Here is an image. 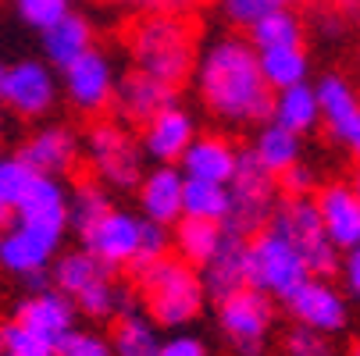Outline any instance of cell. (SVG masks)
I'll return each mask as SVG.
<instances>
[{"label": "cell", "mask_w": 360, "mask_h": 356, "mask_svg": "<svg viewBox=\"0 0 360 356\" xmlns=\"http://www.w3.org/2000/svg\"><path fill=\"white\" fill-rule=\"evenodd\" d=\"M342 275H346V285H349V292H353V296H360V246H353V249H349V257H346V268H342Z\"/></svg>", "instance_id": "44"}, {"label": "cell", "mask_w": 360, "mask_h": 356, "mask_svg": "<svg viewBox=\"0 0 360 356\" xmlns=\"http://www.w3.org/2000/svg\"><path fill=\"white\" fill-rule=\"evenodd\" d=\"M271 114H275V125H282V128L300 136L307 128H314V121H318V96H314V89H307L303 82L285 86L282 96L275 100Z\"/></svg>", "instance_id": "26"}, {"label": "cell", "mask_w": 360, "mask_h": 356, "mask_svg": "<svg viewBox=\"0 0 360 356\" xmlns=\"http://www.w3.org/2000/svg\"><path fill=\"white\" fill-rule=\"evenodd\" d=\"M18 225H32V228H46V232H65L68 225V207H65V196L61 189L50 182L46 175H36L32 189L25 192V199L15 207Z\"/></svg>", "instance_id": "20"}, {"label": "cell", "mask_w": 360, "mask_h": 356, "mask_svg": "<svg viewBox=\"0 0 360 356\" xmlns=\"http://www.w3.org/2000/svg\"><path fill=\"white\" fill-rule=\"evenodd\" d=\"M36 175L39 171H32L25 161H0V207H8V211H15L18 203L25 199V192L32 189V182H36Z\"/></svg>", "instance_id": "34"}, {"label": "cell", "mask_w": 360, "mask_h": 356, "mask_svg": "<svg viewBox=\"0 0 360 356\" xmlns=\"http://www.w3.org/2000/svg\"><path fill=\"white\" fill-rule=\"evenodd\" d=\"M261 75L271 89H285V86H296L303 82L307 75V58H303V46H271V50H261Z\"/></svg>", "instance_id": "29"}, {"label": "cell", "mask_w": 360, "mask_h": 356, "mask_svg": "<svg viewBox=\"0 0 360 356\" xmlns=\"http://www.w3.org/2000/svg\"><path fill=\"white\" fill-rule=\"evenodd\" d=\"M86 139H89V164L100 178H108L118 189H132L139 182V146L132 128H125L111 111L86 118Z\"/></svg>", "instance_id": "7"}, {"label": "cell", "mask_w": 360, "mask_h": 356, "mask_svg": "<svg viewBox=\"0 0 360 356\" xmlns=\"http://www.w3.org/2000/svg\"><path fill=\"white\" fill-rule=\"evenodd\" d=\"M353 192H356V199H360V168H356V175H353Z\"/></svg>", "instance_id": "47"}, {"label": "cell", "mask_w": 360, "mask_h": 356, "mask_svg": "<svg viewBox=\"0 0 360 356\" xmlns=\"http://www.w3.org/2000/svg\"><path fill=\"white\" fill-rule=\"evenodd\" d=\"M268 225L289 239V246L303 257L311 278H325L328 282V278L339 275L335 242L328 239V232H325V225L318 218V207H314L311 196H278Z\"/></svg>", "instance_id": "4"}, {"label": "cell", "mask_w": 360, "mask_h": 356, "mask_svg": "<svg viewBox=\"0 0 360 356\" xmlns=\"http://www.w3.org/2000/svg\"><path fill=\"white\" fill-rule=\"evenodd\" d=\"M229 182H232V189H229V214H225L221 228L239 232V235L250 239L257 228H264L271 221L275 199H278L275 175L257 161L253 150H243V154H236V171H232Z\"/></svg>", "instance_id": "5"}, {"label": "cell", "mask_w": 360, "mask_h": 356, "mask_svg": "<svg viewBox=\"0 0 360 356\" xmlns=\"http://www.w3.org/2000/svg\"><path fill=\"white\" fill-rule=\"evenodd\" d=\"M0 104H8L22 118H39L43 111H50V104H54L50 72L43 65H32V61L4 68V79H0Z\"/></svg>", "instance_id": "13"}, {"label": "cell", "mask_w": 360, "mask_h": 356, "mask_svg": "<svg viewBox=\"0 0 360 356\" xmlns=\"http://www.w3.org/2000/svg\"><path fill=\"white\" fill-rule=\"evenodd\" d=\"M318 8L328 11L332 18H339V22L360 25V0H318Z\"/></svg>", "instance_id": "42"}, {"label": "cell", "mask_w": 360, "mask_h": 356, "mask_svg": "<svg viewBox=\"0 0 360 356\" xmlns=\"http://www.w3.org/2000/svg\"><path fill=\"white\" fill-rule=\"evenodd\" d=\"M0 352L11 356H58V349L18 321H0Z\"/></svg>", "instance_id": "33"}, {"label": "cell", "mask_w": 360, "mask_h": 356, "mask_svg": "<svg viewBox=\"0 0 360 356\" xmlns=\"http://www.w3.org/2000/svg\"><path fill=\"white\" fill-rule=\"evenodd\" d=\"M58 356H115L108 338H100L93 331H68L58 342Z\"/></svg>", "instance_id": "39"}, {"label": "cell", "mask_w": 360, "mask_h": 356, "mask_svg": "<svg viewBox=\"0 0 360 356\" xmlns=\"http://www.w3.org/2000/svg\"><path fill=\"white\" fill-rule=\"evenodd\" d=\"M175 253L193 264V268H203L211 257H214V249L221 242V221H203V218H179L175 221Z\"/></svg>", "instance_id": "25"}, {"label": "cell", "mask_w": 360, "mask_h": 356, "mask_svg": "<svg viewBox=\"0 0 360 356\" xmlns=\"http://www.w3.org/2000/svg\"><path fill=\"white\" fill-rule=\"evenodd\" d=\"M282 4H285V8H300V11H311L318 0H282Z\"/></svg>", "instance_id": "45"}, {"label": "cell", "mask_w": 360, "mask_h": 356, "mask_svg": "<svg viewBox=\"0 0 360 356\" xmlns=\"http://www.w3.org/2000/svg\"><path fill=\"white\" fill-rule=\"evenodd\" d=\"M253 32V46L257 50H271V46H303V22L285 11V8H275L268 11L257 25H250Z\"/></svg>", "instance_id": "30"}, {"label": "cell", "mask_w": 360, "mask_h": 356, "mask_svg": "<svg viewBox=\"0 0 360 356\" xmlns=\"http://www.w3.org/2000/svg\"><path fill=\"white\" fill-rule=\"evenodd\" d=\"M161 253H168V235H165V225H153V221H143L139 225V249H136V257L122 268L125 275L146 268L161 257Z\"/></svg>", "instance_id": "35"}, {"label": "cell", "mask_w": 360, "mask_h": 356, "mask_svg": "<svg viewBox=\"0 0 360 356\" xmlns=\"http://www.w3.org/2000/svg\"><path fill=\"white\" fill-rule=\"evenodd\" d=\"M65 79H68V100L79 107L82 121L111 111L115 86H111V68H108L104 54H96V50L75 54L65 65Z\"/></svg>", "instance_id": "10"}, {"label": "cell", "mask_w": 360, "mask_h": 356, "mask_svg": "<svg viewBox=\"0 0 360 356\" xmlns=\"http://www.w3.org/2000/svg\"><path fill=\"white\" fill-rule=\"evenodd\" d=\"M246 261H250V285L261 289V292H271L278 299H285L296 285H303L307 278H311L303 257L271 225L257 228L246 239Z\"/></svg>", "instance_id": "6"}, {"label": "cell", "mask_w": 360, "mask_h": 356, "mask_svg": "<svg viewBox=\"0 0 360 356\" xmlns=\"http://www.w3.org/2000/svg\"><path fill=\"white\" fill-rule=\"evenodd\" d=\"M129 278H132V289L146 307L150 321H158L165 328L196 321L203 310V299H207L200 268L186 264L179 253H161L153 264L132 271Z\"/></svg>", "instance_id": "3"}, {"label": "cell", "mask_w": 360, "mask_h": 356, "mask_svg": "<svg viewBox=\"0 0 360 356\" xmlns=\"http://www.w3.org/2000/svg\"><path fill=\"white\" fill-rule=\"evenodd\" d=\"M203 104L232 121H264L271 118L275 96L261 75L257 54L246 39H221L203 61L200 72Z\"/></svg>", "instance_id": "2"}, {"label": "cell", "mask_w": 360, "mask_h": 356, "mask_svg": "<svg viewBox=\"0 0 360 356\" xmlns=\"http://www.w3.org/2000/svg\"><path fill=\"white\" fill-rule=\"evenodd\" d=\"M139 199H143V211L153 225H175L182 218V178H179V171H172V168L153 171L143 182Z\"/></svg>", "instance_id": "23"}, {"label": "cell", "mask_w": 360, "mask_h": 356, "mask_svg": "<svg viewBox=\"0 0 360 356\" xmlns=\"http://www.w3.org/2000/svg\"><path fill=\"white\" fill-rule=\"evenodd\" d=\"M346 356H360V338H356V342L349 345V352H346Z\"/></svg>", "instance_id": "48"}, {"label": "cell", "mask_w": 360, "mask_h": 356, "mask_svg": "<svg viewBox=\"0 0 360 356\" xmlns=\"http://www.w3.org/2000/svg\"><path fill=\"white\" fill-rule=\"evenodd\" d=\"M314 207H318V218H321L328 239L335 242V249L360 246V199L349 185H342V182L318 185Z\"/></svg>", "instance_id": "14"}, {"label": "cell", "mask_w": 360, "mask_h": 356, "mask_svg": "<svg viewBox=\"0 0 360 356\" xmlns=\"http://www.w3.org/2000/svg\"><path fill=\"white\" fill-rule=\"evenodd\" d=\"M11 218H15V211H8V207H0V232H4V228L11 225Z\"/></svg>", "instance_id": "46"}, {"label": "cell", "mask_w": 360, "mask_h": 356, "mask_svg": "<svg viewBox=\"0 0 360 356\" xmlns=\"http://www.w3.org/2000/svg\"><path fill=\"white\" fill-rule=\"evenodd\" d=\"M285 356H335V349L325 338V331H314V328L300 324L285 335Z\"/></svg>", "instance_id": "36"}, {"label": "cell", "mask_w": 360, "mask_h": 356, "mask_svg": "<svg viewBox=\"0 0 360 356\" xmlns=\"http://www.w3.org/2000/svg\"><path fill=\"white\" fill-rule=\"evenodd\" d=\"M139 225L143 221H136L129 214L108 211L96 221H89L86 228H79V235H82L86 253H93V257L100 264H108L111 271H122L139 249Z\"/></svg>", "instance_id": "11"}, {"label": "cell", "mask_w": 360, "mask_h": 356, "mask_svg": "<svg viewBox=\"0 0 360 356\" xmlns=\"http://www.w3.org/2000/svg\"><path fill=\"white\" fill-rule=\"evenodd\" d=\"M75 157H79V150H75V136L68 128H43V132L29 136L18 150V161H25L39 175L68 171Z\"/></svg>", "instance_id": "21"}, {"label": "cell", "mask_w": 360, "mask_h": 356, "mask_svg": "<svg viewBox=\"0 0 360 356\" xmlns=\"http://www.w3.org/2000/svg\"><path fill=\"white\" fill-rule=\"evenodd\" d=\"M0 356H11V352H0Z\"/></svg>", "instance_id": "49"}, {"label": "cell", "mask_w": 360, "mask_h": 356, "mask_svg": "<svg viewBox=\"0 0 360 356\" xmlns=\"http://www.w3.org/2000/svg\"><path fill=\"white\" fill-rule=\"evenodd\" d=\"M275 8H285L282 0H225V15L236 22V25H257L268 11H275Z\"/></svg>", "instance_id": "40"}, {"label": "cell", "mask_w": 360, "mask_h": 356, "mask_svg": "<svg viewBox=\"0 0 360 356\" xmlns=\"http://www.w3.org/2000/svg\"><path fill=\"white\" fill-rule=\"evenodd\" d=\"M257 161H261L271 175L285 171L289 164H296V132L282 128V125H268L257 139Z\"/></svg>", "instance_id": "32"}, {"label": "cell", "mask_w": 360, "mask_h": 356, "mask_svg": "<svg viewBox=\"0 0 360 356\" xmlns=\"http://www.w3.org/2000/svg\"><path fill=\"white\" fill-rule=\"evenodd\" d=\"M43 39H46V54H50V61H58V65L65 68L75 54L89 50V43H93V29H89L86 18H79V15H65L58 25L43 29Z\"/></svg>", "instance_id": "27"}, {"label": "cell", "mask_w": 360, "mask_h": 356, "mask_svg": "<svg viewBox=\"0 0 360 356\" xmlns=\"http://www.w3.org/2000/svg\"><path fill=\"white\" fill-rule=\"evenodd\" d=\"M282 303L289 307V314H292L300 324L314 328V331L332 335V331L346 328V303H342V296H339L325 278H307V282L296 285Z\"/></svg>", "instance_id": "12"}, {"label": "cell", "mask_w": 360, "mask_h": 356, "mask_svg": "<svg viewBox=\"0 0 360 356\" xmlns=\"http://www.w3.org/2000/svg\"><path fill=\"white\" fill-rule=\"evenodd\" d=\"M143 146H146V154L150 157H158L165 164H175L182 161L186 154V146L193 143V121L186 111H179L175 104L165 107L161 114H153L146 125H143Z\"/></svg>", "instance_id": "19"}, {"label": "cell", "mask_w": 360, "mask_h": 356, "mask_svg": "<svg viewBox=\"0 0 360 356\" xmlns=\"http://www.w3.org/2000/svg\"><path fill=\"white\" fill-rule=\"evenodd\" d=\"M158 356H207V349H203L196 338H172L158 349Z\"/></svg>", "instance_id": "43"}, {"label": "cell", "mask_w": 360, "mask_h": 356, "mask_svg": "<svg viewBox=\"0 0 360 356\" xmlns=\"http://www.w3.org/2000/svg\"><path fill=\"white\" fill-rule=\"evenodd\" d=\"M161 342L146 317H139L132 307H122L111 314V352L115 356H158Z\"/></svg>", "instance_id": "24"}, {"label": "cell", "mask_w": 360, "mask_h": 356, "mask_svg": "<svg viewBox=\"0 0 360 356\" xmlns=\"http://www.w3.org/2000/svg\"><path fill=\"white\" fill-rule=\"evenodd\" d=\"M58 242H61V235L46 232V228H32V225L8 228V232H0V264L15 275H36L46 268Z\"/></svg>", "instance_id": "16"}, {"label": "cell", "mask_w": 360, "mask_h": 356, "mask_svg": "<svg viewBox=\"0 0 360 356\" xmlns=\"http://www.w3.org/2000/svg\"><path fill=\"white\" fill-rule=\"evenodd\" d=\"M314 96H318V114H325V132L342 139L353 150V157H360V104L353 89L339 75H325Z\"/></svg>", "instance_id": "15"}, {"label": "cell", "mask_w": 360, "mask_h": 356, "mask_svg": "<svg viewBox=\"0 0 360 356\" xmlns=\"http://www.w3.org/2000/svg\"><path fill=\"white\" fill-rule=\"evenodd\" d=\"M182 211L189 218H203V221H225V214H229V192L218 182L189 178L182 185Z\"/></svg>", "instance_id": "31"}, {"label": "cell", "mask_w": 360, "mask_h": 356, "mask_svg": "<svg viewBox=\"0 0 360 356\" xmlns=\"http://www.w3.org/2000/svg\"><path fill=\"white\" fill-rule=\"evenodd\" d=\"M186 175L203 178V182H218L225 185L236 171V150L229 146L225 136H200L186 146Z\"/></svg>", "instance_id": "22"}, {"label": "cell", "mask_w": 360, "mask_h": 356, "mask_svg": "<svg viewBox=\"0 0 360 356\" xmlns=\"http://www.w3.org/2000/svg\"><path fill=\"white\" fill-rule=\"evenodd\" d=\"M115 271L108 268V264H100L93 253H68V257H61L58 261V271H54V282H58V289L68 296V299H75L79 292H86L93 282H100V278H111Z\"/></svg>", "instance_id": "28"}, {"label": "cell", "mask_w": 360, "mask_h": 356, "mask_svg": "<svg viewBox=\"0 0 360 356\" xmlns=\"http://www.w3.org/2000/svg\"><path fill=\"white\" fill-rule=\"evenodd\" d=\"M203 292L221 299L232 289L250 285V261H246V235L221 228V242L214 249V257L203 264Z\"/></svg>", "instance_id": "17"}, {"label": "cell", "mask_w": 360, "mask_h": 356, "mask_svg": "<svg viewBox=\"0 0 360 356\" xmlns=\"http://www.w3.org/2000/svg\"><path fill=\"white\" fill-rule=\"evenodd\" d=\"M18 324H25L29 331H36L39 338H46L50 345L58 349V342L72 331V321H75V310H72V299L65 292H46L39 289L32 299H25L18 314H15Z\"/></svg>", "instance_id": "18"}, {"label": "cell", "mask_w": 360, "mask_h": 356, "mask_svg": "<svg viewBox=\"0 0 360 356\" xmlns=\"http://www.w3.org/2000/svg\"><path fill=\"white\" fill-rule=\"evenodd\" d=\"M18 11L29 25L50 29L68 15V0H18Z\"/></svg>", "instance_id": "38"}, {"label": "cell", "mask_w": 360, "mask_h": 356, "mask_svg": "<svg viewBox=\"0 0 360 356\" xmlns=\"http://www.w3.org/2000/svg\"><path fill=\"white\" fill-rule=\"evenodd\" d=\"M275 189H278V196H311L314 192V175L307 168L289 164L285 171L275 175Z\"/></svg>", "instance_id": "41"}, {"label": "cell", "mask_w": 360, "mask_h": 356, "mask_svg": "<svg viewBox=\"0 0 360 356\" xmlns=\"http://www.w3.org/2000/svg\"><path fill=\"white\" fill-rule=\"evenodd\" d=\"M104 4H122L132 11H168V15H203L214 0H104Z\"/></svg>", "instance_id": "37"}, {"label": "cell", "mask_w": 360, "mask_h": 356, "mask_svg": "<svg viewBox=\"0 0 360 356\" xmlns=\"http://www.w3.org/2000/svg\"><path fill=\"white\" fill-rule=\"evenodd\" d=\"M179 100V89L161 82V79H153L146 75L143 68H129L118 93L111 96V114L132 128V132H143V125L153 118V114H161L165 107H172Z\"/></svg>", "instance_id": "9"}, {"label": "cell", "mask_w": 360, "mask_h": 356, "mask_svg": "<svg viewBox=\"0 0 360 356\" xmlns=\"http://www.w3.org/2000/svg\"><path fill=\"white\" fill-rule=\"evenodd\" d=\"M218 317H221V328L229 331L232 345L243 356H261L264 352V335H268L271 317H275L268 292L253 289V285L232 289L229 296L218 299Z\"/></svg>", "instance_id": "8"}, {"label": "cell", "mask_w": 360, "mask_h": 356, "mask_svg": "<svg viewBox=\"0 0 360 356\" xmlns=\"http://www.w3.org/2000/svg\"><path fill=\"white\" fill-rule=\"evenodd\" d=\"M115 39L146 75L182 89L196 68L203 15H168V11H132L118 22Z\"/></svg>", "instance_id": "1"}]
</instances>
